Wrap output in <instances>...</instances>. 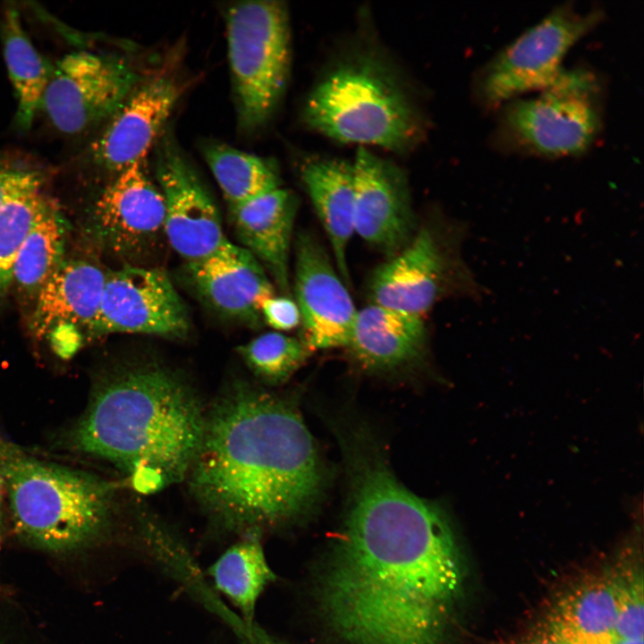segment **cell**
I'll return each instance as SVG.
<instances>
[{
  "label": "cell",
  "instance_id": "obj_1",
  "mask_svg": "<svg viewBox=\"0 0 644 644\" xmlns=\"http://www.w3.org/2000/svg\"><path fill=\"white\" fill-rule=\"evenodd\" d=\"M353 460L347 514L320 580L324 616L346 644H444L462 582L448 518L378 453Z\"/></svg>",
  "mask_w": 644,
  "mask_h": 644
},
{
  "label": "cell",
  "instance_id": "obj_2",
  "mask_svg": "<svg viewBox=\"0 0 644 644\" xmlns=\"http://www.w3.org/2000/svg\"><path fill=\"white\" fill-rule=\"evenodd\" d=\"M185 479L216 526L244 536L305 515L320 497L324 472L296 408L276 394L235 382L207 410Z\"/></svg>",
  "mask_w": 644,
  "mask_h": 644
},
{
  "label": "cell",
  "instance_id": "obj_3",
  "mask_svg": "<svg viewBox=\"0 0 644 644\" xmlns=\"http://www.w3.org/2000/svg\"><path fill=\"white\" fill-rule=\"evenodd\" d=\"M207 410L177 370L156 360L120 364L99 381L73 443L123 470L140 494L186 479Z\"/></svg>",
  "mask_w": 644,
  "mask_h": 644
},
{
  "label": "cell",
  "instance_id": "obj_4",
  "mask_svg": "<svg viewBox=\"0 0 644 644\" xmlns=\"http://www.w3.org/2000/svg\"><path fill=\"white\" fill-rule=\"evenodd\" d=\"M16 530L49 549L97 537L110 517L114 485L93 475L0 448Z\"/></svg>",
  "mask_w": 644,
  "mask_h": 644
},
{
  "label": "cell",
  "instance_id": "obj_5",
  "mask_svg": "<svg viewBox=\"0 0 644 644\" xmlns=\"http://www.w3.org/2000/svg\"><path fill=\"white\" fill-rule=\"evenodd\" d=\"M303 115L307 123L341 142L405 150L417 140L419 123L394 77L372 58L338 65L313 89Z\"/></svg>",
  "mask_w": 644,
  "mask_h": 644
},
{
  "label": "cell",
  "instance_id": "obj_6",
  "mask_svg": "<svg viewBox=\"0 0 644 644\" xmlns=\"http://www.w3.org/2000/svg\"><path fill=\"white\" fill-rule=\"evenodd\" d=\"M225 24L238 123L252 131L269 119L286 85V8L278 1L239 2L227 9Z\"/></svg>",
  "mask_w": 644,
  "mask_h": 644
},
{
  "label": "cell",
  "instance_id": "obj_7",
  "mask_svg": "<svg viewBox=\"0 0 644 644\" xmlns=\"http://www.w3.org/2000/svg\"><path fill=\"white\" fill-rule=\"evenodd\" d=\"M462 229L424 225L397 254L372 274V304L423 317L453 293L480 295L481 286L460 251Z\"/></svg>",
  "mask_w": 644,
  "mask_h": 644
},
{
  "label": "cell",
  "instance_id": "obj_8",
  "mask_svg": "<svg viewBox=\"0 0 644 644\" xmlns=\"http://www.w3.org/2000/svg\"><path fill=\"white\" fill-rule=\"evenodd\" d=\"M596 92L590 73L563 72L538 97L513 101L504 108L499 137L507 145L540 156L580 154L601 129Z\"/></svg>",
  "mask_w": 644,
  "mask_h": 644
},
{
  "label": "cell",
  "instance_id": "obj_9",
  "mask_svg": "<svg viewBox=\"0 0 644 644\" xmlns=\"http://www.w3.org/2000/svg\"><path fill=\"white\" fill-rule=\"evenodd\" d=\"M593 8L580 12L564 4L526 30L479 72L476 93L487 106H496L521 93L545 89L564 72L569 49L600 21Z\"/></svg>",
  "mask_w": 644,
  "mask_h": 644
},
{
  "label": "cell",
  "instance_id": "obj_10",
  "mask_svg": "<svg viewBox=\"0 0 644 644\" xmlns=\"http://www.w3.org/2000/svg\"><path fill=\"white\" fill-rule=\"evenodd\" d=\"M141 80L122 57L72 52L54 64L40 108L59 131L81 132L108 119Z\"/></svg>",
  "mask_w": 644,
  "mask_h": 644
},
{
  "label": "cell",
  "instance_id": "obj_11",
  "mask_svg": "<svg viewBox=\"0 0 644 644\" xmlns=\"http://www.w3.org/2000/svg\"><path fill=\"white\" fill-rule=\"evenodd\" d=\"M189 328L185 304L166 273L125 266L106 272L98 310L86 336L123 333L180 337Z\"/></svg>",
  "mask_w": 644,
  "mask_h": 644
},
{
  "label": "cell",
  "instance_id": "obj_12",
  "mask_svg": "<svg viewBox=\"0 0 644 644\" xmlns=\"http://www.w3.org/2000/svg\"><path fill=\"white\" fill-rule=\"evenodd\" d=\"M156 172L165 203L164 235L174 250L191 264L228 249L233 243L215 202L171 140L159 148Z\"/></svg>",
  "mask_w": 644,
  "mask_h": 644
},
{
  "label": "cell",
  "instance_id": "obj_13",
  "mask_svg": "<svg viewBox=\"0 0 644 644\" xmlns=\"http://www.w3.org/2000/svg\"><path fill=\"white\" fill-rule=\"evenodd\" d=\"M294 292L309 350L347 347L358 310L327 252L309 233L295 243Z\"/></svg>",
  "mask_w": 644,
  "mask_h": 644
},
{
  "label": "cell",
  "instance_id": "obj_14",
  "mask_svg": "<svg viewBox=\"0 0 644 644\" xmlns=\"http://www.w3.org/2000/svg\"><path fill=\"white\" fill-rule=\"evenodd\" d=\"M352 167L354 232L390 258L417 231L406 176L364 148L357 151Z\"/></svg>",
  "mask_w": 644,
  "mask_h": 644
},
{
  "label": "cell",
  "instance_id": "obj_15",
  "mask_svg": "<svg viewBox=\"0 0 644 644\" xmlns=\"http://www.w3.org/2000/svg\"><path fill=\"white\" fill-rule=\"evenodd\" d=\"M145 165L143 159L118 173L95 204V235L118 255L141 253L164 235V199Z\"/></svg>",
  "mask_w": 644,
  "mask_h": 644
},
{
  "label": "cell",
  "instance_id": "obj_16",
  "mask_svg": "<svg viewBox=\"0 0 644 644\" xmlns=\"http://www.w3.org/2000/svg\"><path fill=\"white\" fill-rule=\"evenodd\" d=\"M181 94V85L170 75L141 80L92 142L95 162L117 174L145 159Z\"/></svg>",
  "mask_w": 644,
  "mask_h": 644
},
{
  "label": "cell",
  "instance_id": "obj_17",
  "mask_svg": "<svg viewBox=\"0 0 644 644\" xmlns=\"http://www.w3.org/2000/svg\"><path fill=\"white\" fill-rule=\"evenodd\" d=\"M106 272L85 259L64 260L35 299L30 328L38 338L51 341L64 353L77 347L94 321Z\"/></svg>",
  "mask_w": 644,
  "mask_h": 644
},
{
  "label": "cell",
  "instance_id": "obj_18",
  "mask_svg": "<svg viewBox=\"0 0 644 644\" xmlns=\"http://www.w3.org/2000/svg\"><path fill=\"white\" fill-rule=\"evenodd\" d=\"M188 265L198 293L229 318L256 321L261 303L275 295L267 273L242 247L232 244L213 257Z\"/></svg>",
  "mask_w": 644,
  "mask_h": 644
},
{
  "label": "cell",
  "instance_id": "obj_19",
  "mask_svg": "<svg viewBox=\"0 0 644 644\" xmlns=\"http://www.w3.org/2000/svg\"><path fill=\"white\" fill-rule=\"evenodd\" d=\"M427 342L421 317L371 303L358 311L347 348L364 369L387 373L415 365Z\"/></svg>",
  "mask_w": 644,
  "mask_h": 644
},
{
  "label": "cell",
  "instance_id": "obj_20",
  "mask_svg": "<svg viewBox=\"0 0 644 644\" xmlns=\"http://www.w3.org/2000/svg\"><path fill=\"white\" fill-rule=\"evenodd\" d=\"M236 234L284 292L290 290V247L298 208L295 195L276 188L230 207Z\"/></svg>",
  "mask_w": 644,
  "mask_h": 644
},
{
  "label": "cell",
  "instance_id": "obj_21",
  "mask_svg": "<svg viewBox=\"0 0 644 644\" xmlns=\"http://www.w3.org/2000/svg\"><path fill=\"white\" fill-rule=\"evenodd\" d=\"M301 176L329 239L339 275L349 286L347 249L355 233L352 163L309 158L301 166Z\"/></svg>",
  "mask_w": 644,
  "mask_h": 644
},
{
  "label": "cell",
  "instance_id": "obj_22",
  "mask_svg": "<svg viewBox=\"0 0 644 644\" xmlns=\"http://www.w3.org/2000/svg\"><path fill=\"white\" fill-rule=\"evenodd\" d=\"M623 579L592 580L561 599L550 631L565 644L611 643Z\"/></svg>",
  "mask_w": 644,
  "mask_h": 644
},
{
  "label": "cell",
  "instance_id": "obj_23",
  "mask_svg": "<svg viewBox=\"0 0 644 644\" xmlns=\"http://www.w3.org/2000/svg\"><path fill=\"white\" fill-rule=\"evenodd\" d=\"M0 27L4 58L17 99L15 121L21 130H28L40 108L54 64L30 41L16 7L5 8Z\"/></svg>",
  "mask_w": 644,
  "mask_h": 644
},
{
  "label": "cell",
  "instance_id": "obj_24",
  "mask_svg": "<svg viewBox=\"0 0 644 644\" xmlns=\"http://www.w3.org/2000/svg\"><path fill=\"white\" fill-rule=\"evenodd\" d=\"M215 589L252 622L257 603L266 587L275 580L260 542V535L247 534L229 547L208 567Z\"/></svg>",
  "mask_w": 644,
  "mask_h": 644
},
{
  "label": "cell",
  "instance_id": "obj_25",
  "mask_svg": "<svg viewBox=\"0 0 644 644\" xmlns=\"http://www.w3.org/2000/svg\"><path fill=\"white\" fill-rule=\"evenodd\" d=\"M65 228L58 210L47 200L26 235L13 273L19 291L36 299L64 261Z\"/></svg>",
  "mask_w": 644,
  "mask_h": 644
},
{
  "label": "cell",
  "instance_id": "obj_26",
  "mask_svg": "<svg viewBox=\"0 0 644 644\" xmlns=\"http://www.w3.org/2000/svg\"><path fill=\"white\" fill-rule=\"evenodd\" d=\"M204 158L230 207L279 188L275 166L225 144H208Z\"/></svg>",
  "mask_w": 644,
  "mask_h": 644
},
{
  "label": "cell",
  "instance_id": "obj_27",
  "mask_svg": "<svg viewBox=\"0 0 644 644\" xmlns=\"http://www.w3.org/2000/svg\"><path fill=\"white\" fill-rule=\"evenodd\" d=\"M237 352L258 380L272 386L288 380L311 352L301 338L280 332L264 333L239 346Z\"/></svg>",
  "mask_w": 644,
  "mask_h": 644
},
{
  "label": "cell",
  "instance_id": "obj_28",
  "mask_svg": "<svg viewBox=\"0 0 644 644\" xmlns=\"http://www.w3.org/2000/svg\"><path fill=\"white\" fill-rule=\"evenodd\" d=\"M47 199L34 190L10 199L0 209V299L13 284L20 248Z\"/></svg>",
  "mask_w": 644,
  "mask_h": 644
},
{
  "label": "cell",
  "instance_id": "obj_29",
  "mask_svg": "<svg viewBox=\"0 0 644 644\" xmlns=\"http://www.w3.org/2000/svg\"><path fill=\"white\" fill-rule=\"evenodd\" d=\"M643 581L634 573L623 578L618 616L614 626L615 639H643Z\"/></svg>",
  "mask_w": 644,
  "mask_h": 644
},
{
  "label": "cell",
  "instance_id": "obj_30",
  "mask_svg": "<svg viewBox=\"0 0 644 644\" xmlns=\"http://www.w3.org/2000/svg\"><path fill=\"white\" fill-rule=\"evenodd\" d=\"M40 173L0 162V209L13 198L26 191L39 190Z\"/></svg>",
  "mask_w": 644,
  "mask_h": 644
},
{
  "label": "cell",
  "instance_id": "obj_31",
  "mask_svg": "<svg viewBox=\"0 0 644 644\" xmlns=\"http://www.w3.org/2000/svg\"><path fill=\"white\" fill-rule=\"evenodd\" d=\"M260 315L273 329L288 331L301 324L297 303L287 296L273 295L260 305Z\"/></svg>",
  "mask_w": 644,
  "mask_h": 644
},
{
  "label": "cell",
  "instance_id": "obj_32",
  "mask_svg": "<svg viewBox=\"0 0 644 644\" xmlns=\"http://www.w3.org/2000/svg\"><path fill=\"white\" fill-rule=\"evenodd\" d=\"M245 644H291L252 623L244 627L242 631Z\"/></svg>",
  "mask_w": 644,
  "mask_h": 644
},
{
  "label": "cell",
  "instance_id": "obj_33",
  "mask_svg": "<svg viewBox=\"0 0 644 644\" xmlns=\"http://www.w3.org/2000/svg\"><path fill=\"white\" fill-rule=\"evenodd\" d=\"M520 644H565L562 640L555 636L553 632L538 633L531 636Z\"/></svg>",
  "mask_w": 644,
  "mask_h": 644
},
{
  "label": "cell",
  "instance_id": "obj_34",
  "mask_svg": "<svg viewBox=\"0 0 644 644\" xmlns=\"http://www.w3.org/2000/svg\"><path fill=\"white\" fill-rule=\"evenodd\" d=\"M612 644H643V639L639 640H621L614 639Z\"/></svg>",
  "mask_w": 644,
  "mask_h": 644
},
{
  "label": "cell",
  "instance_id": "obj_35",
  "mask_svg": "<svg viewBox=\"0 0 644 644\" xmlns=\"http://www.w3.org/2000/svg\"><path fill=\"white\" fill-rule=\"evenodd\" d=\"M3 480H4V478H3V476L0 475V517H1V488H2V485H3Z\"/></svg>",
  "mask_w": 644,
  "mask_h": 644
}]
</instances>
